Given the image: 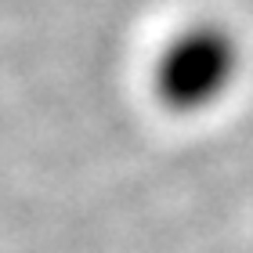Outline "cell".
<instances>
[{
    "label": "cell",
    "mask_w": 253,
    "mask_h": 253,
    "mask_svg": "<svg viewBox=\"0 0 253 253\" xmlns=\"http://www.w3.org/2000/svg\"><path fill=\"white\" fill-rule=\"evenodd\" d=\"M243 69V47L221 22H203L177 33L156 65L159 98L177 112L217 105L235 87Z\"/></svg>",
    "instance_id": "obj_1"
}]
</instances>
